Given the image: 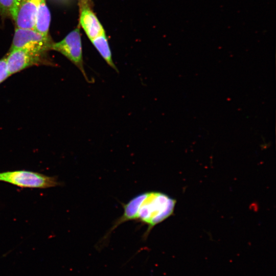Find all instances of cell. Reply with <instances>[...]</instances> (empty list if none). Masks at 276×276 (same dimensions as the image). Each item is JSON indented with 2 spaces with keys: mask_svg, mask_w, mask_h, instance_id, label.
<instances>
[{
  "mask_svg": "<svg viewBox=\"0 0 276 276\" xmlns=\"http://www.w3.org/2000/svg\"><path fill=\"white\" fill-rule=\"evenodd\" d=\"M54 42L35 29L16 28L10 50L23 49L34 52L47 53L51 50Z\"/></svg>",
  "mask_w": 276,
  "mask_h": 276,
  "instance_id": "4",
  "label": "cell"
},
{
  "mask_svg": "<svg viewBox=\"0 0 276 276\" xmlns=\"http://www.w3.org/2000/svg\"><path fill=\"white\" fill-rule=\"evenodd\" d=\"M39 0H21L14 19L16 28L34 29Z\"/></svg>",
  "mask_w": 276,
  "mask_h": 276,
  "instance_id": "7",
  "label": "cell"
},
{
  "mask_svg": "<svg viewBox=\"0 0 276 276\" xmlns=\"http://www.w3.org/2000/svg\"><path fill=\"white\" fill-rule=\"evenodd\" d=\"M0 181L22 188H30L44 189L56 187L60 184L55 176L27 170L0 172Z\"/></svg>",
  "mask_w": 276,
  "mask_h": 276,
  "instance_id": "2",
  "label": "cell"
},
{
  "mask_svg": "<svg viewBox=\"0 0 276 276\" xmlns=\"http://www.w3.org/2000/svg\"><path fill=\"white\" fill-rule=\"evenodd\" d=\"M5 58L10 76L33 66H55V63L47 56V53L34 52L27 49L9 50Z\"/></svg>",
  "mask_w": 276,
  "mask_h": 276,
  "instance_id": "3",
  "label": "cell"
},
{
  "mask_svg": "<svg viewBox=\"0 0 276 276\" xmlns=\"http://www.w3.org/2000/svg\"><path fill=\"white\" fill-rule=\"evenodd\" d=\"M90 41L107 64L118 71L117 67L112 58L111 52L105 33H103Z\"/></svg>",
  "mask_w": 276,
  "mask_h": 276,
  "instance_id": "9",
  "label": "cell"
},
{
  "mask_svg": "<svg viewBox=\"0 0 276 276\" xmlns=\"http://www.w3.org/2000/svg\"><path fill=\"white\" fill-rule=\"evenodd\" d=\"M50 21V12L45 0H39L34 29L45 36H48Z\"/></svg>",
  "mask_w": 276,
  "mask_h": 276,
  "instance_id": "8",
  "label": "cell"
},
{
  "mask_svg": "<svg viewBox=\"0 0 276 276\" xmlns=\"http://www.w3.org/2000/svg\"><path fill=\"white\" fill-rule=\"evenodd\" d=\"M21 0H0V13L3 16H10L13 20Z\"/></svg>",
  "mask_w": 276,
  "mask_h": 276,
  "instance_id": "10",
  "label": "cell"
},
{
  "mask_svg": "<svg viewBox=\"0 0 276 276\" xmlns=\"http://www.w3.org/2000/svg\"><path fill=\"white\" fill-rule=\"evenodd\" d=\"M10 75L8 71L5 58L0 59V84L5 81Z\"/></svg>",
  "mask_w": 276,
  "mask_h": 276,
  "instance_id": "11",
  "label": "cell"
},
{
  "mask_svg": "<svg viewBox=\"0 0 276 276\" xmlns=\"http://www.w3.org/2000/svg\"><path fill=\"white\" fill-rule=\"evenodd\" d=\"M79 22L90 40L105 33V31L93 11L91 0H79Z\"/></svg>",
  "mask_w": 276,
  "mask_h": 276,
  "instance_id": "6",
  "label": "cell"
},
{
  "mask_svg": "<svg viewBox=\"0 0 276 276\" xmlns=\"http://www.w3.org/2000/svg\"><path fill=\"white\" fill-rule=\"evenodd\" d=\"M176 200L167 194L155 191L141 193L122 204L124 212L113 223V228L131 220L138 221L147 225L143 236L144 240L157 224L170 217L173 213Z\"/></svg>",
  "mask_w": 276,
  "mask_h": 276,
  "instance_id": "1",
  "label": "cell"
},
{
  "mask_svg": "<svg viewBox=\"0 0 276 276\" xmlns=\"http://www.w3.org/2000/svg\"><path fill=\"white\" fill-rule=\"evenodd\" d=\"M79 28L71 32L59 42H53L51 50L59 52L71 61L82 74L87 81L88 78L85 71Z\"/></svg>",
  "mask_w": 276,
  "mask_h": 276,
  "instance_id": "5",
  "label": "cell"
}]
</instances>
